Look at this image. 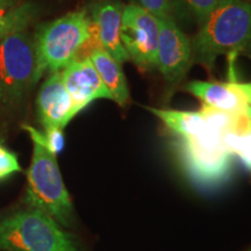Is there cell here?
Instances as JSON below:
<instances>
[{
    "mask_svg": "<svg viewBox=\"0 0 251 251\" xmlns=\"http://www.w3.org/2000/svg\"><path fill=\"white\" fill-rule=\"evenodd\" d=\"M185 90L201 100L202 105L233 114L247 112V103L236 81L219 83V81H190Z\"/></svg>",
    "mask_w": 251,
    "mask_h": 251,
    "instance_id": "cell-12",
    "label": "cell"
},
{
    "mask_svg": "<svg viewBox=\"0 0 251 251\" xmlns=\"http://www.w3.org/2000/svg\"><path fill=\"white\" fill-rule=\"evenodd\" d=\"M159 40L158 18L142 6H125L121 25V42L128 57L140 69L157 67Z\"/></svg>",
    "mask_w": 251,
    "mask_h": 251,
    "instance_id": "cell-7",
    "label": "cell"
},
{
    "mask_svg": "<svg viewBox=\"0 0 251 251\" xmlns=\"http://www.w3.org/2000/svg\"><path fill=\"white\" fill-rule=\"evenodd\" d=\"M250 251H251V250H250Z\"/></svg>",
    "mask_w": 251,
    "mask_h": 251,
    "instance_id": "cell-25",
    "label": "cell"
},
{
    "mask_svg": "<svg viewBox=\"0 0 251 251\" xmlns=\"http://www.w3.org/2000/svg\"><path fill=\"white\" fill-rule=\"evenodd\" d=\"M179 139H190L207 130L208 125L199 112H184L175 109L148 108Z\"/></svg>",
    "mask_w": 251,
    "mask_h": 251,
    "instance_id": "cell-14",
    "label": "cell"
},
{
    "mask_svg": "<svg viewBox=\"0 0 251 251\" xmlns=\"http://www.w3.org/2000/svg\"><path fill=\"white\" fill-rule=\"evenodd\" d=\"M222 135L208 126L198 136L180 139L178 148L181 162L197 183L214 185L228 175L233 155L225 146Z\"/></svg>",
    "mask_w": 251,
    "mask_h": 251,
    "instance_id": "cell-6",
    "label": "cell"
},
{
    "mask_svg": "<svg viewBox=\"0 0 251 251\" xmlns=\"http://www.w3.org/2000/svg\"><path fill=\"white\" fill-rule=\"evenodd\" d=\"M191 46L193 61L209 70L220 55L251 52V5L246 0H219Z\"/></svg>",
    "mask_w": 251,
    "mask_h": 251,
    "instance_id": "cell-1",
    "label": "cell"
},
{
    "mask_svg": "<svg viewBox=\"0 0 251 251\" xmlns=\"http://www.w3.org/2000/svg\"><path fill=\"white\" fill-rule=\"evenodd\" d=\"M34 40L26 30H19L0 43V107L18 105L34 86L35 74Z\"/></svg>",
    "mask_w": 251,
    "mask_h": 251,
    "instance_id": "cell-5",
    "label": "cell"
},
{
    "mask_svg": "<svg viewBox=\"0 0 251 251\" xmlns=\"http://www.w3.org/2000/svg\"><path fill=\"white\" fill-rule=\"evenodd\" d=\"M181 1L201 25L211 15L219 0H181Z\"/></svg>",
    "mask_w": 251,
    "mask_h": 251,
    "instance_id": "cell-19",
    "label": "cell"
},
{
    "mask_svg": "<svg viewBox=\"0 0 251 251\" xmlns=\"http://www.w3.org/2000/svg\"><path fill=\"white\" fill-rule=\"evenodd\" d=\"M159 40L157 67L170 85L180 83L193 61L190 40L172 19H158Z\"/></svg>",
    "mask_w": 251,
    "mask_h": 251,
    "instance_id": "cell-8",
    "label": "cell"
},
{
    "mask_svg": "<svg viewBox=\"0 0 251 251\" xmlns=\"http://www.w3.org/2000/svg\"><path fill=\"white\" fill-rule=\"evenodd\" d=\"M41 140L50 152L57 156L64 148V134L61 128H47L41 133Z\"/></svg>",
    "mask_w": 251,
    "mask_h": 251,
    "instance_id": "cell-20",
    "label": "cell"
},
{
    "mask_svg": "<svg viewBox=\"0 0 251 251\" xmlns=\"http://www.w3.org/2000/svg\"><path fill=\"white\" fill-rule=\"evenodd\" d=\"M0 251H80L51 216L31 208L0 219Z\"/></svg>",
    "mask_w": 251,
    "mask_h": 251,
    "instance_id": "cell-4",
    "label": "cell"
},
{
    "mask_svg": "<svg viewBox=\"0 0 251 251\" xmlns=\"http://www.w3.org/2000/svg\"><path fill=\"white\" fill-rule=\"evenodd\" d=\"M144 9L158 19H172L178 8V0H140Z\"/></svg>",
    "mask_w": 251,
    "mask_h": 251,
    "instance_id": "cell-17",
    "label": "cell"
},
{
    "mask_svg": "<svg viewBox=\"0 0 251 251\" xmlns=\"http://www.w3.org/2000/svg\"><path fill=\"white\" fill-rule=\"evenodd\" d=\"M90 59L101 78L103 85L111 94L112 100L121 107H125L129 102V89L121 63L113 58L102 47L94 49L91 52Z\"/></svg>",
    "mask_w": 251,
    "mask_h": 251,
    "instance_id": "cell-13",
    "label": "cell"
},
{
    "mask_svg": "<svg viewBox=\"0 0 251 251\" xmlns=\"http://www.w3.org/2000/svg\"><path fill=\"white\" fill-rule=\"evenodd\" d=\"M20 171L21 166L19 164L17 153L0 141V180H4L15 172Z\"/></svg>",
    "mask_w": 251,
    "mask_h": 251,
    "instance_id": "cell-18",
    "label": "cell"
},
{
    "mask_svg": "<svg viewBox=\"0 0 251 251\" xmlns=\"http://www.w3.org/2000/svg\"><path fill=\"white\" fill-rule=\"evenodd\" d=\"M37 117L43 128H63L77 114L61 71L52 72L42 84L36 98Z\"/></svg>",
    "mask_w": 251,
    "mask_h": 251,
    "instance_id": "cell-9",
    "label": "cell"
},
{
    "mask_svg": "<svg viewBox=\"0 0 251 251\" xmlns=\"http://www.w3.org/2000/svg\"><path fill=\"white\" fill-rule=\"evenodd\" d=\"M90 36L91 21L85 9L41 25L34 37L36 61L34 84L46 72L61 71L70 64Z\"/></svg>",
    "mask_w": 251,
    "mask_h": 251,
    "instance_id": "cell-3",
    "label": "cell"
},
{
    "mask_svg": "<svg viewBox=\"0 0 251 251\" xmlns=\"http://www.w3.org/2000/svg\"><path fill=\"white\" fill-rule=\"evenodd\" d=\"M225 146L231 155H236L241 162L251 170V128L246 133H225L222 135Z\"/></svg>",
    "mask_w": 251,
    "mask_h": 251,
    "instance_id": "cell-16",
    "label": "cell"
},
{
    "mask_svg": "<svg viewBox=\"0 0 251 251\" xmlns=\"http://www.w3.org/2000/svg\"><path fill=\"white\" fill-rule=\"evenodd\" d=\"M236 84L246 99L248 109H251V83H237L236 81Z\"/></svg>",
    "mask_w": 251,
    "mask_h": 251,
    "instance_id": "cell-21",
    "label": "cell"
},
{
    "mask_svg": "<svg viewBox=\"0 0 251 251\" xmlns=\"http://www.w3.org/2000/svg\"><path fill=\"white\" fill-rule=\"evenodd\" d=\"M247 113H248V117H249L250 122H251V109H247Z\"/></svg>",
    "mask_w": 251,
    "mask_h": 251,
    "instance_id": "cell-23",
    "label": "cell"
},
{
    "mask_svg": "<svg viewBox=\"0 0 251 251\" xmlns=\"http://www.w3.org/2000/svg\"><path fill=\"white\" fill-rule=\"evenodd\" d=\"M62 80L79 113L97 99H112L90 58L74 59L61 71Z\"/></svg>",
    "mask_w": 251,
    "mask_h": 251,
    "instance_id": "cell-10",
    "label": "cell"
},
{
    "mask_svg": "<svg viewBox=\"0 0 251 251\" xmlns=\"http://www.w3.org/2000/svg\"><path fill=\"white\" fill-rule=\"evenodd\" d=\"M24 128L33 140V156L27 172V205L47 213L62 227H69L74 221V206L56 156L45 147L41 131L30 126Z\"/></svg>",
    "mask_w": 251,
    "mask_h": 251,
    "instance_id": "cell-2",
    "label": "cell"
},
{
    "mask_svg": "<svg viewBox=\"0 0 251 251\" xmlns=\"http://www.w3.org/2000/svg\"><path fill=\"white\" fill-rule=\"evenodd\" d=\"M19 4H20L19 0H0V19Z\"/></svg>",
    "mask_w": 251,
    "mask_h": 251,
    "instance_id": "cell-22",
    "label": "cell"
},
{
    "mask_svg": "<svg viewBox=\"0 0 251 251\" xmlns=\"http://www.w3.org/2000/svg\"><path fill=\"white\" fill-rule=\"evenodd\" d=\"M246 1H247V0H246ZM249 1H251V0H249Z\"/></svg>",
    "mask_w": 251,
    "mask_h": 251,
    "instance_id": "cell-24",
    "label": "cell"
},
{
    "mask_svg": "<svg viewBox=\"0 0 251 251\" xmlns=\"http://www.w3.org/2000/svg\"><path fill=\"white\" fill-rule=\"evenodd\" d=\"M124 8L125 5L119 0H99L93 5L90 19L100 46L119 63L129 61L121 42Z\"/></svg>",
    "mask_w": 251,
    "mask_h": 251,
    "instance_id": "cell-11",
    "label": "cell"
},
{
    "mask_svg": "<svg viewBox=\"0 0 251 251\" xmlns=\"http://www.w3.org/2000/svg\"><path fill=\"white\" fill-rule=\"evenodd\" d=\"M36 13L37 7L30 1L21 2L12 8L0 19V43L15 31L24 30L36 17Z\"/></svg>",
    "mask_w": 251,
    "mask_h": 251,
    "instance_id": "cell-15",
    "label": "cell"
}]
</instances>
